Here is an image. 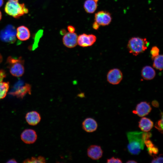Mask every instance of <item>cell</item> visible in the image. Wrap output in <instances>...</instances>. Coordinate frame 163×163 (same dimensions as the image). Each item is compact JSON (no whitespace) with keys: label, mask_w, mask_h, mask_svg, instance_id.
I'll use <instances>...</instances> for the list:
<instances>
[{"label":"cell","mask_w":163,"mask_h":163,"mask_svg":"<svg viewBox=\"0 0 163 163\" xmlns=\"http://www.w3.org/2000/svg\"><path fill=\"white\" fill-rule=\"evenodd\" d=\"M129 141L127 148L129 152L133 155H138L144 149V142L151 137L150 133L134 131L127 134Z\"/></svg>","instance_id":"obj_1"},{"label":"cell","mask_w":163,"mask_h":163,"mask_svg":"<svg viewBox=\"0 0 163 163\" xmlns=\"http://www.w3.org/2000/svg\"><path fill=\"white\" fill-rule=\"evenodd\" d=\"M149 45V43L146 38L134 37L129 40L127 48L130 53L137 56L144 52Z\"/></svg>","instance_id":"obj_2"},{"label":"cell","mask_w":163,"mask_h":163,"mask_svg":"<svg viewBox=\"0 0 163 163\" xmlns=\"http://www.w3.org/2000/svg\"><path fill=\"white\" fill-rule=\"evenodd\" d=\"M5 10L7 14L14 18H18L28 12L24 4L19 3L18 0L9 1L5 5Z\"/></svg>","instance_id":"obj_3"},{"label":"cell","mask_w":163,"mask_h":163,"mask_svg":"<svg viewBox=\"0 0 163 163\" xmlns=\"http://www.w3.org/2000/svg\"><path fill=\"white\" fill-rule=\"evenodd\" d=\"M24 62L21 57L16 58L9 56L8 57L6 63L12 75L17 77L23 75L24 71Z\"/></svg>","instance_id":"obj_4"},{"label":"cell","mask_w":163,"mask_h":163,"mask_svg":"<svg viewBox=\"0 0 163 163\" xmlns=\"http://www.w3.org/2000/svg\"><path fill=\"white\" fill-rule=\"evenodd\" d=\"M16 30L11 25H7L0 32V39L5 42L13 43L16 40Z\"/></svg>","instance_id":"obj_5"},{"label":"cell","mask_w":163,"mask_h":163,"mask_svg":"<svg viewBox=\"0 0 163 163\" xmlns=\"http://www.w3.org/2000/svg\"><path fill=\"white\" fill-rule=\"evenodd\" d=\"M31 89L30 85L27 83L24 84L22 82L20 81L15 85L9 94L18 98H22L27 94H31Z\"/></svg>","instance_id":"obj_6"},{"label":"cell","mask_w":163,"mask_h":163,"mask_svg":"<svg viewBox=\"0 0 163 163\" xmlns=\"http://www.w3.org/2000/svg\"><path fill=\"white\" fill-rule=\"evenodd\" d=\"M123 73L121 70L117 68L111 69L108 72L107 76L108 82L110 84L117 85L122 80Z\"/></svg>","instance_id":"obj_7"},{"label":"cell","mask_w":163,"mask_h":163,"mask_svg":"<svg viewBox=\"0 0 163 163\" xmlns=\"http://www.w3.org/2000/svg\"><path fill=\"white\" fill-rule=\"evenodd\" d=\"M111 20L112 17L110 14L106 11H100L95 14L94 22L99 26L109 25Z\"/></svg>","instance_id":"obj_8"},{"label":"cell","mask_w":163,"mask_h":163,"mask_svg":"<svg viewBox=\"0 0 163 163\" xmlns=\"http://www.w3.org/2000/svg\"><path fill=\"white\" fill-rule=\"evenodd\" d=\"M96 37L93 34H83L78 37L77 43L82 47H87L92 45L96 42Z\"/></svg>","instance_id":"obj_9"},{"label":"cell","mask_w":163,"mask_h":163,"mask_svg":"<svg viewBox=\"0 0 163 163\" xmlns=\"http://www.w3.org/2000/svg\"><path fill=\"white\" fill-rule=\"evenodd\" d=\"M21 137L24 143L30 144L34 143L37 138V135L35 131L31 129L24 130L21 134Z\"/></svg>","instance_id":"obj_10"},{"label":"cell","mask_w":163,"mask_h":163,"mask_svg":"<svg viewBox=\"0 0 163 163\" xmlns=\"http://www.w3.org/2000/svg\"><path fill=\"white\" fill-rule=\"evenodd\" d=\"M78 36L74 33L68 32L66 33L62 38L64 45L69 48L75 47L77 44Z\"/></svg>","instance_id":"obj_11"},{"label":"cell","mask_w":163,"mask_h":163,"mask_svg":"<svg viewBox=\"0 0 163 163\" xmlns=\"http://www.w3.org/2000/svg\"><path fill=\"white\" fill-rule=\"evenodd\" d=\"M152 108L149 103L142 101L139 103L136 106V110L133 111L140 117L147 115L151 111Z\"/></svg>","instance_id":"obj_12"},{"label":"cell","mask_w":163,"mask_h":163,"mask_svg":"<svg viewBox=\"0 0 163 163\" xmlns=\"http://www.w3.org/2000/svg\"><path fill=\"white\" fill-rule=\"evenodd\" d=\"M103 151L100 146L92 145L88 149L87 153L88 156L93 160H98L101 158L103 155Z\"/></svg>","instance_id":"obj_13"},{"label":"cell","mask_w":163,"mask_h":163,"mask_svg":"<svg viewBox=\"0 0 163 163\" xmlns=\"http://www.w3.org/2000/svg\"><path fill=\"white\" fill-rule=\"evenodd\" d=\"M83 129L87 132L91 133L95 131L97 127L96 121L91 118L85 119L82 123Z\"/></svg>","instance_id":"obj_14"},{"label":"cell","mask_w":163,"mask_h":163,"mask_svg":"<svg viewBox=\"0 0 163 163\" xmlns=\"http://www.w3.org/2000/svg\"><path fill=\"white\" fill-rule=\"evenodd\" d=\"M27 123L30 125L35 126L40 121L41 117L40 114L36 111H31L27 113L25 116Z\"/></svg>","instance_id":"obj_15"},{"label":"cell","mask_w":163,"mask_h":163,"mask_svg":"<svg viewBox=\"0 0 163 163\" xmlns=\"http://www.w3.org/2000/svg\"><path fill=\"white\" fill-rule=\"evenodd\" d=\"M30 36V31L26 27L21 26L18 27L16 30V37L21 40L24 41L28 39Z\"/></svg>","instance_id":"obj_16"},{"label":"cell","mask_w":163,"mask_h":163,"mask_svg":"<svg viewBox=\"0 0 163 163\" xmlns=\"http://www.w3.org/2000/svg\"><path fill=\"white\" fill-rule=\"evenodd\" d=\"M156 73L155 70L152 67L146 66L144 67L141 71V75L146 80H151L155 77Z\"/></svg>","instance_id":"obj_17"},{"label":"cell","mask_w":163,"mask_h":163,"mask_svg":"<svg viewBox=\"0 0 163 163\" xmlns=\"http://www.w3.org/2000/svg\"><path fill=\"white\" fill-rule=\"evenodd\" d=\"M153 126V122L149 119L145 117H142L139 122V127L145 132L150 131Z\"/></svg>","instance_id":"obj_18"},{"label":"cell","mask_w":163,"mask_h":163,"mask_svg":"<svg viewBox=\"0 0 163 163\" xmlns=\"http://www.w3.org/2000/svg\"><path fill=\"white\" fill-rule=\"evenodd\" d=\"M98 0H86L84 5V8L86 12L92 13L96 10L97 7Z\"/></svg>","instance_id":"obj_19"},{"label":"cell","mask_w":163,"mask_h":163,"mask_svg":"<svg viewBox=\"0 0 163 163\" xmlns=\"http://www.w3.org/2000/svg\"><path fill=\"white\" fill-rule=\"evenodd\" d=\"M163 58L162 55H159L153 59V66L159 71L163 69Z\"/></svg>","instance_id":"obj_20"},{"label":"cell","mask_w":163,"mask_h":163,"mask_svg":"<svg viewBox=\"0 0 163 163\" xmlns=\"http://www.w3.org/2000/svg\"><path fill=\"white\" fill-rule=\"evenodd\" d=\"M9 87L8 82L0 81V100L4 98L6 96Z\"/></svg>","instance_id":"obj_21"},{"label":"cell","mask_w":163,"mask_h":163,"mask_svg":"<svg viewBox=\"0 0 163 163\" xmlns=\"http://www.w3.org/2000/svg\"><path fill=\"white\" fill-rule=\"evenodd\" d=\"M46 162L45 158L42 156L38 157H32L30 159L28 158L25 160L24 163H44Z\"/></svg>","instance_id":"obj_22"},{"label":"cell","mask_w":163,"mask_h":163,"mask_svg":"<svg viewBox=\"0 0 163 163\" xmlns=\"http://www.w3.org/2000/svg\"><path fill=\"white\" fill-rule=\"evenodd\" d=\"M159 53V49L158 47L156 46H153L150 51L152 59H153L155 57L158 55Z\"/></svg>","instance_id":"obj_23"},{"label":"cell","mask_w":163,"mask_h":163,"mask_svg":"<svg viewBox=\"0 0 163 163\" xmlns=\"http://www.w3.org/2000/svg\"><path fill=\"white\" fill-rule=\"evenodd\" d=\"M148 148V151L149 154L151 155H152V154H156L158 152V149L154 145Z\"/></svg>","instance_id":"obj_24"},{"label":"cell","mask_w":163,"mask_h":163,"mask_svg":"<svg viewBox=\"0 0 163 163\" xmlns=\"http://www.w3.org/2000/svg\"><path fill=\"white\" fill-rule=\"evenodd\" d=\"M155 127L159 131L162 132L163 130V118L158 120L155 124Z\"/></svg>","instance_id":"obj_25"},{"label":"cell","mask_w":163,"mask_h":163,"mask_svg":"<svg viewBox=\"0 0 163 163\" xmlns=\"http://www.w3.org/2000/svg\"><path fill=\"white\" fill-rule=\"evenodd\" d=\"M39 33H38V34H37V35L36 36L35 38L34 43L33 46V50L35 49L37 47L38 43V41H39L40 38V37L41 35H42L40 32Z\"/></svg>","instance_id":"obj_26"},{"label":"cell","mask_w":163,"mask_h":163,"mask_svg":"<svg viewBox=\"0 0 163 163\" xmlns=\"http://www.w3.org/2000/svg\"><path fill=\"white\" fill-rule=\"evenodd\" d=\"M107 163H122V161L121 160L118 158H115L114 157H112L110 159H107Z\"/></svg>","instance_id":"obj_27"},{"label":"cell","mask_w":163,"mask_h":163,"mask_svg":"<svg viewBox=\"0 0 163 163\" xmlns=\"http://www.w3.org/2000/svg\"><path fill=\"white\" fill-rule=\"evenodd\" d=\"M152 163H158L163 162V157L162 156H159L154 158L151 162Z\"/></svg>","instance_id":"obj_28"},{"label":"cell","mask_w":163,"mask_h":163,"mask_svg":"<svg viewBox=\"0 0 163 163\" xmlns=\"http://www.w3.org/2000/svg\"><path fill=\"white\" fill-rule=\"evenodd\" d=\"M144 143L147 148L152 147L154 145L151 141L149 139L145 140Z\"/></svg>","instance_id":"obj_29"},{"label":"cell","mask_w":163,"mask_h":163,"mask_svg":"<svg viewBox=\"0 0 163 163\" xmlns=\"http://www.w3.org/2000/svg\"><path fill=\"white\" fill-rule=\"evenodd\" d=\"M6 74L4 70H0V81H3V78L5 77Z\"/></svg>","instance_id":"obj_30"},{"label":"cell","mask_w":163,"mask_h":163,"mask_svg":"<svg viewBox=\"0 0 163 163\" xmlns=\"http://www.w3.org/2000/svg\"><path fill=\"white\" fill-rule=\"evenodd\" d=\"M68 30L69 32L73 33L74 32L75 29L74 27L72 26H69L68 27Z\"/></svg>","instance_id":"obj_31"},{"label":"cell","mask_w":163,"mask_h":163,"mask_svg":"<svg viewBox=\"0 0 163 163\" xmlns=\"http://www.w3.org/2000/svg\"><path fill=\"white\" fill-rule=\"evenodd\" d=\"M152 105L155 107H158L159 106L158 102L156 101H153L152 102Z\"/></svg>","instance_id":"obj_32"},{"label":"cell","mask_w":163,"mask_h":163,"mask_svg":"<svg viewBox=\"0 0 163 163\" xmlns=\"http://www.w3.org/2000/svg\"><path fill=\"white\" fill-rule=\"evenodd\" d=\"M99 26L95 22L93 24V27L95 30H97L99 27Z\"/></svg>","instance_id":"obj_33"},{"label":"cell","mask_w":163,"mask_h":163,"mask_svg":"<svg viewBox=\"0 0 163 163\" xmlns=\"http://www.w3.org/2000/svg\"><path fill=\"white\" fill-rule=\"evenodd\" d=\"M7 163H17L16 161L14 159H12L9 160Z\"/></svg>","instance_id":"obj_34"},{"label":"cell","mask_w":163,"mask_h":163,"mask_svg":"<svg viewBox=\"0 0 163 163\" xmlns=\"http://www.w3.org/2000/svg\"><path fill=\"white\" fill-rule=\"evenodd\" d=\"M127 163H137V162L136 161L133 160H130L126 162Z\"/></svg>","instance_id":"obj_35"},{"label":"cell","mask_w":163,"mask_h":163,"mask_svg":"<svg viewBox=\"0 0 163 163\" xmlns=\"http://www.w3.org/2000/svg\"><path fill=\"white\" fill-rule=\"evenodd\" d=\"M3 4V0H0V7H1Z\"/></svg>","instance_id":"obj_36"},{"label":"cell","mask_w":163,"mask_h":163,"mask_svg":"<svg viewBox=\"0 0 163 163\" xmlns=\"http://www.w3.org/2000/svg\"><path fill=\"white\" fill-rule=\"evenodd\" d=\"M66 32V31L65 30H62L61 31V33H62V34H64L65 33H65Z\"/></svg>","instance_id":"obj_37"},{"label":"cell","mask_w":163,"mask_h":163,"mask_svg":"<svg viewBox=\"0 0 163 163\" xmlns=\"http://www.w3.org/2000/svg\"><path fill=\"white\" fill-rule=\"evenodd\" d=\"M2 60V57L1 55L0 54V62H1Z\"/></svg>","instance_id":"obj_38"},{"label":"cell","mask_w":163,"mask_h":163,"mask_svg":"<svg viewBox=\"0 0 163 163\" xmlns=\"http://www.w3.org/2000/svg\"><path fill=\"white\" fill-rule=\"evenodd\" d=\"M2 13H1V12L0 11V20H1V18H2Z\"/></svg>","instance_id":"obj_39"},{"label":"cell","mask_w":163,"mask_h":163,"mask_svg":"<svg viewBox=\"0 0 163 163\" xmlns=\"http://www.w3.org/2000/svg\"><path fill=\"white\" fill-rule=\"evenodd\" d=\"M9 1H12V0H9Z\"/></svg>","instance_id":"obj_40"}]
</instances>
